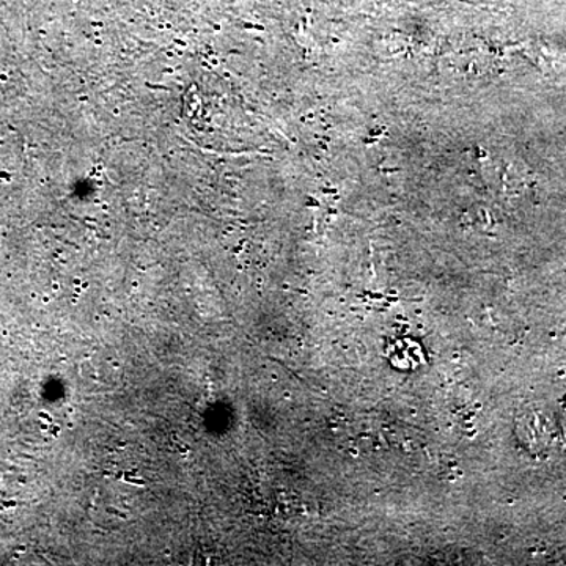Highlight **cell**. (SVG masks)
Masks as SVG:
<instances>
[{
	"label": "cell",
	"mask_w": 566,
	"mask_h": 566,
	"mask_svg": "<svg viewBox=\"0 0 566 566\" xmlns=\"http://www.w3.org/2000/svg\"><path fill=\"white\" fill-rule=\"evenodd\" d=\"M125 482L132 483L134 486H145V480L139 479V476L125 475Z\"/></svg>",
	"instance_id": "1"
}]
</instances>
